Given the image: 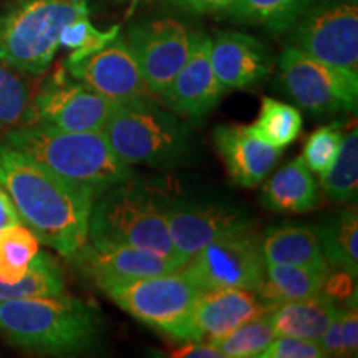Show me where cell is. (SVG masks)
Masks as SVG:
<instances>
[{
    "label": "cell",
    "mask_w": 358,
    "mask_h": 358,
    "mask_svg": "<svg viewBox=\"0 0 358 358\" xmlns=\"http://www.w3.org/2000/svg\"><path fill=\"white\" fill-rule=\"evenodd\" d=\"M0 186L40 243L69 257L88 241L95 196L7 143L0 145Z\"/></svg>",
    "instance_id": "obj_1"
},
{
    "label": "cell",
    "mask_w": 358,
    "mask_h": 358,
    "mask_svg": "<svg viewBox=\"0 0 358 358\" xmlns=\"http://www.w3.org/2000/svg\"><path fill=\"white\" fill-rule=\"evenodd\" d=\"M101 315L69 295L0 301V334L12 345L45 355H77L101 338Z\"/></svg>",
    "instance_id": "obj_2"
},
{
    "label": "cell",
    "mask_w": 358,
    "mask_h": 358,
    "mask_svg": "<svg viewBox=\"0 0 358 358\" xmlns=\"http://www.w3.org/2000/svg\"><path fill=\"white\" fill-rule=\"evenodd\" d=\"M8 146L38 161L66 181L95 196L133 178L103 131H64L43 124H22L7 134Z\"/></svg>",
    "instance_id": "obj_3"
},
{
    "label": "cell",
    "mask_w": 358,
    "mask_h": 358,
    "mask_svg": "<svg viewBox=\"0 0 358 358\" xmlns=\"http://www.w3.org/2000/svg\"><path fill=\"white\" fill-rule=\"evenodd\" d=\"M101 131L120 159L129 166L173 168L191 153L186 124L148 95L111 103Z\"/></svg>",
    "instance_id": "obj_4"
},
{
    "label": "cell",
    "mask_w": 358,
    "mask_h": 358,
    "mask_svg": "<svg viewBox=\"0 0 358 358\" xmlns=\"http://www.w3.org/2000/svg\"><path fill=\"white\" fill-rule=\"evenodd\" d=\"M88 241L93 244L129 245L185 266L174 250L161 211V194L136 185L120 182L93 203L88 221Z\"/></svg>",
    "instance_id": "obj_5"
},
{
    "label": "cell",
    "mask_w": 358,
    "mask_h": 358,
    "mask_svg": "<svg viewBox=\"0 0 358 358\" xmlns=\"http://www.w3.org/2000/svg\"><path fill=\"white\" fill-rule=\"evenodd\" d=\"M90 10V0H17L0 15V60L24 73H45L62 30Z\"/></svg>",
    "instance_id": "obj_6"
},
{
    "label": "cell",
    "mask_w": 358,
    "mask_h": 358,
    "mask_svg": "<svg viewBox=\"0 0 358 358\" xmlns=\"http://www.w3.org/2000/svg\"><path fill=\"white\" fill-rule=\"evenodd\" d=\"M101 290L141 324L179 342L192 340V312L204 290L181 268L166 274L111 282L103 285Z\"/></svg>",
    "instance_id": "obj_7"
},
{
    "label": "cell",
    "mask_w": 358,
    "mask_h": 358,
    "mask_svg": "<svg viewBox=\"0 0 358 358\" xmlns=\"http://www.w3.org/2000/svg\"><path fill=\"white\" fill-rule=\"evenodd\" d=\"M279 80L284 92L313 115L357 110L358 75L297 47H287L279 57Z\"/></svg>",
    "instance_id": "obj_8"
},
{
    "label": "cell",
    "mask_w": 358,
    "mask_h": 358,
    "mask_svg": "<svg viewBox=\"0 0 358 358\" xmlns=\"http://www.w3.org/2000/svg\"><path fill=\"white\" fill-rule=\"evenodd\" d=\"M262 237L250 229L222 236L192 254L181 271L203 290L256 292L264 279Z\"/></svg>",
    "instance_id": "obj_9"
},
{
    "label": "cell",
    "mask_w": 358,
    "mask_h": 358,
    "mask_svg": "<svg viewBox=\"0 0 358 358\" xmlns=\"http://www.w3.org/2000/svg\"><path fill=\"white\" fill-rule=\"evenodd\" d=\"M294 27V47L358 75L357 0H317Z\"/></svg>",
    "instance_id": "obj_10"
},
{
    "label": "cell",
    "mask_w": 358,
    "mask_h": 358,
    "mask_svg": "<svg viewBox=\"0 0 358 358\" xmlns=\"http://www.w3.org/2000/svg\"><path fill=\"white\" fill-rule=\"evenodd\" d=\"M161 211L173 248L186 262L206 244L252 226L244 209L221 201L161 196Z\"/></svg>",
    "instance_id": "obj_11"
},
{
    "label": "cell",
    "mask_w": 358,
    "mask_h": 358,
    "mask_svg": "<svg viewBox=\"0 0 358 358\" xmlns=\"http://www.w3.org/2000/svg\"><path fill=\"white\" fill-rule=\"evenodd\" d=\"M110 108V100L60 69L35 93L27 124H43L64 131H101Z\"/></svg>",
    "instance_id": "obj_12"
},
{
    "label": "cell",
    "mask_w": 358,
    "mask_h": 358,
    "mask_svg": "<svg viewBox=\"0 0 358 358\" xmlns=\"http://www.w3.org/2000/svg\"><path fill=\"white\" fill-rule=\"evenodd\" d=\"M127 42L150 93L159 95L185 65L191 32L179 20H148L129 29Z\"/></svg>",
    "instance_id": "obj_13"
},
{
    "label": "cell",
    "mask_w": 358,
    "mask_h": 358,
    "mask_svg": "<svg viewBox=\"0 0 358 358\" xmlns=\"http://www.w3.org/2000/svg\"><path fill=\"white\" fill-rule=\"evenodd\" d=\"M65 70L71 78L111 103L150 95L131 48L122 35L100 50L78 58H66Z\"/></svg>",
    "instance_id": "obj_14"
},
{
    "label": "cell",
    "mask_w": 358,
    "mask_h": 358,
    "mask_svg": "<svg viewBox=\"0 0 358 358\" xmlns=\"http://www.w3.org/2000/svg\"><path fill=\"white\" fill-rule=\"evenodd\" d=\"M224 88L217 82L211 64V37L191 32V52L171 83L159 93L163 105L173 113L203 118L217 105Z\"/></svg>",
    "instance_id": "obj_15"
},
{
    "label": "cell",
    "mask_w": 358,
    "mask_h": 358,
    "mask_svg": "<svg viewBox=\"0 0 358 358\" xmlns=\"http://www.w3.org/2000/svg\"><path fill=\"white\" fill-rule=\"evenodd\" d=\"M66 259L77 268L78 274L92 280L100 289L111 282L166 274L182 267L169 259L129 245L93 243L80 245Z\"/></svg>",
    "instance_id": "obj_16"
},
{
    "label": "cell",
    "mask_w": 358,
    "mask_h": 358,
    "mask_svg": "<svg viewBox=\"0 0 358 358\" xmlns=\"http://www.w3.org/2000/svg\"><path fill=\"white\" fill-rule=\"evenodd\" d=\"M211 64L224 92L244 90L266 80L274 57L256 37L241 32H217L211 38Z\"/></svg>",
    "instance_id": "obj_17"
},
{
    "label": "cell",
    "mask_w": 358,
    "mask_h": 358,
    "mask_svg": "<svg viewBox=\"0 0 358 358\" xmlns=\"http://www.w3.org/2000/svg\"><path fill=\"white\" fill-rule=\"evenodd\" d=\"M214 143L227 173L236 185L256 187L268 176L282 150L259 138L250 127L221 124L214 131Z\"/></svg>",
    "instance_id": "obj_18"
},
{
    "label": "cell",
    "mask_w": 358,
    "mask_h": 358,
    "mask_svg": "<svg viewBox=\"0 0 358 358\" xmlns=\"http://www.w3.org/2000/svg\"><path fill=\"white\" fill-rule=\"evenodd\" d=\"M267 310L268 307L252 290H204L192 312V340L213 342Z\"/></svg>",
    "instance_id": "obj_19"
},
{
    "label": "cell",
    "mask_w": 358,
    "mask_h": 358,
    "mask_svg": "<svg viewBox=\"0 0 358 358\" xmlns=\"http://www.w3.org/2000/svg\"><path fill=\"white\" fill-rule=\"evenodd\" d=\"M264 208L280 214H302L320 204V187L302 158H295L267 179L261 194Z\"/></svg>",
    "instance_id": "obj_20"
},
{
    "label": "cell",
    "mask_w": 358,
    "mask_h": 358,
    "mask_svg": "<svg viewBox=\"0 0 358 358\" xmlns=\"http://www.w3.org/2000/svg\"><path fill=\"white\" fill-rule=\"evenodd\" d=\"M262 254L266 262L302 266L329 271V262L322 252L315 227L307 224H279L268 227L262 237Z\"/></svg>",
    "instance_id": "obj_21"
},
{
    "label": "cell",
    "mask_w": 358,
    "mask_h": 358,
    "mask_svg": "<svg viewBox=\"0 0 358 358\" xmlns=\"http://www.w3.org/2000/svg\"><path fill=\"white\" fill-rule=\"evenodd\" d=\"M338 308L334 299L320 292L302 301L284 302L268 308V319L275 335H290L317 342Z\"/></svg>",
    "instance_id": "obj_22"
},
{
    "label": "cell",
    "mask_w": 358,
    "mask_h": 358,
    "mask_svg": "<svg viewBox=\"0 0 358 358\" xmlns=\"http://www.w3.org/2000/svg\"><path fill=\"white\" fill-rule=\"evenodd\" d=\"M329 271L266 262L264 279L256 295L268 308L290 301H302L320 294L327 284Z\"/></svg>",
    "instance_id": "obj_23"
},
{
    "label": "cell",
    "mask_w": 358,
    "mask_h": 358,
    "mask_svg": "<svg viewBox=\"0 0 358 358\" xmlns=\"http://www.w3.org/2000/svg\"><path fill=\"white\" fill-rule=\"evenodd\" d=\"M329 266L342 268L355 279L358 274V216L355 208L330 214L315 227Z\"/></svg>",
    "instance_id": "obj_24"
},
{
    "label": "cell",
    "mask_w": 358,
    "mask_h": 358,
    "mask_svg": "<svg viewBox=\"0 0 358 358\" xmlns=\"http://www.w3.org/2000/svg\"><path fill=\"white\" fill-rule=\"evenodd\" d=\"M317 0H232L222 13L229 19L280 34L292 29Z\"/></svg>",
    "instance_id": "obj_25"
},
{
    "label": "cell",
    "mask_w": 358,
    "mask_h": 358,
    "mask_svg": "<svg viewBox=\"0 0 358 358\" xmlns=\"http://www.w3.org/2000/svg\"><path fill=\"white\" fill-rule=\"evenodd\" d=\"M62 294H65V277L62 267L50 254L40 250L19 280L13 284L0 280V301L52 297Z\"/></svg>",
    "instance_id": "obj_26"
},
{
    "label": "cell",
    "mask_w": 358,
    "mask_h": 358,
    "mask_svg": "<svg viewBox=\"0 0 358 358\" xmlns=\"http://www.w3.org/2000/svg\"><path fill=\"white\" fill-rule=\"evenodd\" d=\"M320 187L334 203H353L358 196V131L343 136L337 158L320 174Z\"/></svg>",
    "instance_id": "obj_27"
},
{
    "label": "cell",
    "mask_w": 358,
    "mask_h": 358,
    "mask_svg": "<svg viewBox=\"0 0 358 358\" xmlns=\"http://www.w3.org/2000/svg\"><path fill=\"white\" fill-rule=\"evenodd\" d=\"M250 129L264 141L279 150L294 143L302 131V115L294 106L272 98H264L261 113L256 123L249 124Z\"/></svg>",
    "instance_id": "obj_28"
},
{
    "label": "cell",
    "mask_w": 358,
    "mask_h": 358,
    "mask_svg": "<svg viewBox=\"0 0 358 358\" xmlns=\"http://www.w3.org/2000/svg\"><path fill=\"white\" fill-rule=\"evenodd\" d=\"M40 250V241L24 224L0 231V280L13 284Z\"/></svg>",
    "instance_id": "obj_29"
},
{
    "label": "cell",
    "mask_w": 358,
    "mask_h": 358,
    "mask_svg": "<svg viewBox=\"0 0 358 358\" xmlns=\"http://www.w3.org/2000/svg\"><path fill=\"white\" fill-rule=\"evenodd\" d=\"M275 337L267 310L209 343H213L224 358H254L261 357V353Z\"/></svg>",
    "instance_id": "obj_30"
},
{
    "label": "cell",
    "mask_w": 358,
    "mask_h": 358,
    "mask_svg": "<svg viewBox=\"0 0 358 358\" xmlns=\"http://www.w3.org/2000/svg\"><path fill=\"white\" fill-rule=\"evenodd\" d=\"M32 93L24 71L0 60V129L29 123Z\"/></svg>",
    "instance_id": "obj_31"
},
{
    "label": "cell",
    "mask_w": 358,
    "mask_h": 358,
    "mask_svg": "<svg viewBox=\"0 0 358 358\" xmlns=\"http://www.w3.org/2000/svg\"><path fill=\"white\" fill-rule=\"evenodd\" d=\"M118 35V25L111 27L108 30H100L92 24L88 15H83L65 25V29L60 34V38H58V47L71 50L69 58H78L100 50L101 47H105L106 43H110Z\"/></svg>",
    "instance_id": "obj_32"
},
{
    "label": "cell",
    "mask_w": 358,
    "mask_h": 358,
    "mask_svg": "<svg viewBox=\"0 0 358 358\" xmlns=\"http://www.w3.org/2000/svg\"><path fill=\"white\" fill-rule=\"evenodd\" d=\"M342 141L343 133L340 124H327L308 136L301 158L312 173L322 174L332 166L340 148H342Z\"/></svg>",
    "instance_id": "obj_33"
},
{
    "label": "cell",
    "mask_w": 358,
    "mask_h": 358,
    "mask_svg": "<svg viewBox=\"0 0 358 358\" xmlns=\"http://www.w3.org/2000/svg\"><path fill=\"white\" fill-rule=\"evenodd\" d=\"M259 358H324V352L315 340L277 335Z\"/></svg>",
    "instance_id": "obj_34"
},
{
    "label": "cell",
    "mask_w": 358,
    "mask_h": 358,
    "mask_svg": "<svg viewBox=\"0 0 358 358\" xmlns=\"http://www.w3.org/2000/svg\"><path fill=\"white\" fill-rule=\"evenodd\" d=\"M340 335H342V357H357L358 313L355 302L347 308H340Z\"/></svg>",
    "instance_id": "obj_35"
},
{
    "label": "cell",
    "mask_w": 358,
    "mask_h": 358,
    "mask_svg": "<svg viewBox=\"0 0 358 358\" xmlns=\"http://www.w3.org/2000/svg\"><path fill=\"white\" fill-rule=\"evenodd\" d=\"M324 357H342V335H340V308L330 322L324 335L317 340Z\"/></svg>",
    "instance_id": "obj_36"
},
{
    "label": "cell",
    "mask_w": 358,
    "mask_h": 358,
    "mask_svg": "<svg viewBox=\"0 0 358 358\" xmlns=\"http://www.w3.org/2000/svg\"><path fill=\"white\" fill-rule=\"evenodd\" d=\"M171 357L179 358H224L221 352L213 343L203 342V340H189L186 345L179 347L171 353Z\"/></svg>",
    "instance_id": "obj_37"
},
{
    "label": "cell",
    "mask_w": 358,
    "mask_h": 358,
    "mask_svg": "<svg viewBox=\"0 0 358 358\" xmlns=\"http://www.w3.org/2000/svg\"><path fill=\"white\" fill-rule=\"evenodd\" d=\"M181 7L196 13H219L231 6L232 0H178Z\"/></svg>",
    "instance_id": "obj_38"
},
{
    "label": "cell",
    "mask_w": 358,
    "mask_h": 358,
    "mask_svg": "<svg viewBox=\"0 0 358 358\" xmlns=\"http://www.w3.org/2000/svg\"><path fill=\"white\" fill-rule=\"evenodd\" d=\"M17 224H22L19 213H17L10 196H8L7 191L0 186V231L7 229V227L17 226Z\"/></svg>",
    "instance_id": "obj_39"
},
{
    "label": "cell",
    "mask_w": 358,
    "mask_h": 358,
    "mask_svg": "<svg viewBox=\"0 0 358 358\" xmlns=\"http://www.w3.org/2000/svg\"><path fill=\"white\" fill-rule=\"evenodd\" d=\"M129 2H140V0H129Z\"/></svg>",
    "instance_id": "obj_40"
}]
</instances>
